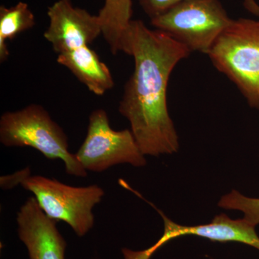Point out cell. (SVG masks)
Instances as JSON below:
<instances>
[{
    "label": "cell",
    "mask_w": 259,
    "mask_h": 259,
    "mask_svg": "<svg viewBox=\"0 0 259 259\" xmlns=\"http://www.w3.org/2000/svg\"><path fill=\"white\" fill-rule=\"evenodd\" d=\"M122 52L132 56L134 70L119 105L145 156L178 152L180 141L167 105L172 71L191 52L164 32L132 20L124 35Z\"/></svg>",
    "instance_id": "1"
},
{
    "label": "cell",
    "mask_w": 259,
    "mask_h": 259,
    "mask_svg": "<svg viewBox=\"0 0 259 259\" xmlns=\"http://www.w3.org/2000/svg\"><path fill=\"white\" fill-rule=\"evenodd\" d=\"M207 56L213 66L259 110V20L239 18L222 32Z\"/></svg>",
    "instance_id": "2"
},
{
    "label": "cell",
    "mask_w": 259,
    "mask_h": 259,
    "mask_svg": "<svg viewBox=\"0 0 259 259\" xmlns=\"http://www.w3.org/2000/svg\"><path fill=\"white\" fill-rule=\"evenodd\" d=\"M0 141L7 147H31L49 159L64 161L66 174L85 177L75 154L69 151L64 130L51 118L41 105L31 104L15 112H7L0 118Z\"/></svg>",
    "instance_id": "3"
},
{
    "label": "cell",
    "mask_w": 259,
    "mask_h": 259,
    "mask_svg": "<svg viewBox=\"0 0 259 259\" xmlns=\"http://www.w3.org/2000/svg\"><path fill=\"white\" fill-rule=\"evenodd\" d=\"M232 20L220 0H184L151 19V24L191 53L207 55Z\"/></svg>",
    "instance_id": "4"
},
{
    "label": "cell",
    "mask_w": 259,
    "mask_h": 259,
    "mask_svg": "<svg viewBox=\"0 0 259 259\" xmlns=\"http://www.w3.org/2000/svg\"><path fill=\"white\" fill-rule=\"evenodd\" d=\"M20 185L33 194L48 217L67 223L79 237L93 228V207L105 195L103 189L97 185L72 187L39 175H29Z\"/></svg>",
    "instance_id": "5"
},
{
    "label": "cell",
    "mask_w": 259,
    "mask_h": 259,
    "mask_svg": "<svg viewBox=\"0 0 259 259\" xmlns=\"http://www.w3.org/2000/svg\"><path fill=\"white\" fill-rule=\"evenodd\" d=\"M75 156L84 169L97 173L121 163L134 167H144L147 163L132 131L112 129L103 109L90 114L88 134Z\"/></svg>",
    "instance_id": "6"
},
{
    "label": "cell",
    "mask_w": 259,
    "mask_h": 259,
    "mask_svg": "<svg viewBox=\"0 0 259 259\" xmlns=\"http://www.w3.org/2000/svg\"><path fill=\"white\" fill-rule=\"evenodd\" d=\"M49 27L44 36L56 54L90 46L102 35L98 15L76 8L71 0H58L48 9Z\"/></svg>",
    "instance_id": "7"
},
{
    "label": "cell",
    "mask_w": 259,
    "mask_h": 259,
    "mask_svg": "<svg viewBox=\"0 0 259 259\" xmlns=\"http://www.w3.org/2000/svg\"><path fill=\"white\" fill-rule=\"evenodd\" d=\"M153 207L163 218L164 231L156 244L148 249L139 251L140 256L142 259H150L162 245L175 238L185 236L200 237L221 243L237 242L250 245L259 250V236L255 231V226L247 222L243 218L233 220L226 214H221L213 218L212 222L208 224L181 226L167 218L155 206Z\"/></svg>",
    "instance_id": "8"
},
{
    "label": "cell",
    "mask_w": 259,
    "mask_h": 259,
    "mask_svg": "<svg viewBox=\"0 0 259 259\" xmlns=\"http://www.w3.org/2000/svg\"><path fill=\"white\" fill-rule=\"evenodd\" d=\"M18 236L30 259H65L66 242L58 230L57 221L48 217L35 197H29L17 216Z\"/></svg>",
    "instance_id": "9"
},
{
    "label": "cell",
    "mask_w": 259,
    "mask_h": 259,
    "mask_svg": "<svg viewBox=\"0 0 259 259\" xmlns=\"http://www.w3.org/2000/svg\"><path fill=\"white\" fill-rule=\"evenodd\" d=\"M57 62L67 68L91 93L98 96L115 86L108 66L89 46L58 54Z\"/></svg>",
    "instance_id": "10"
},
{
    "label": "cell",
    "mask_w": 259,
    "mask_h": 259,
    "mask_svg": "<svg viewBox=\"0 0 259 259\" xmlns=\"http://www.w3.org/2000/svg\"><path fill=\"white\" fill-rule=\"evenodd\" d=\"M102 24V35L112 54L122 52V42L132 21V0H105L97 15Z\"/></svg>",
    "instance_id": "11"
},
{
    "label": "cell",
    "mask_w": 259,
    "mask_h": 259,
    "mask_svg": "<svg viewBox=\"0 0 259 259\" xmlns=\"http://www.w3.org/2000/svg\"><path fill=\"white\" fill-rule=\"evenodd\" d=\"M35 15L27 3L20 2L15 6L0 7V61L8 60L10 56L8 42L17 35L33 28Z\"/></svg>",
    "instance_id": "12"
},
{
    "label": "cell",
    "mask_w": 259,
    "mask_h": 259,
    "mask_svg": "<svg viewBox=\"0 0 259 259\" xmlns=\"http://www.w3.org/2000/svg\"><path fill=\"white\" fill-rule=\"evenodd\" d=\"M218 206L225 209L241 211L247 222L255 227L259 225V198L246 197L233 190L221 197Z\"/></svg>",
    "instance_id": "13"
},
{
    "label": "cell",
    "mask_w": 259,
    "mask_h": 259,
    "mask_svg": "<svg viewBox=\"0 0 259 259\" xmlns=\"http://www.w3.org/2000/svg\"><path fill=\"white\" fill-rule=\"evenodd\" d=\"M184 0H139L144 13L152 19L173 8Z\"/></svg>",
    "instance_id": "14"
},
{
    "label": "cell",
    "mask_w": 259,
    "mask_h": 259,
    "mask_svg": "<svg viewBox=\"0 0 259 259\" xmlns=\"http://www.w3.org/2000/svg\"><path fill=\"white\" fill-rule=\"evenodd\" d=\"M29 175H30V170L28 167H27L21 171L16 172L10 176L1 177L2 188L6 190V189L13 188L15 186L21 185L23 181Z\"/></svg>",
    "instance_id": "15"
},
{
    "label": "cell",
    "mask_w": 259,
    "mask_h": 259,
    "mask_svg": "<svg viewBox=\"0 0 259 259\" xmlns=\"http://www.w3.org/2000/svg\"><path fill=\"white\" fill-rule=\"evenodd\" d=\"M243 5L249 13L259 17V5L255 0H244Z\"/></svg>",
    "instance_id": "16"
},
{
    "label": "cell",
    "mask_w": 259,
    "mask_h": 259,
    "mask_svg": "<svg viewBox=\"0 0 259 259\" xmlns=\"http://www.w3.org/2000/svg\"><path fill=\"white\" fill-rule=\"evenodd\" d=\"M210 259H212V258H210Z\"/></svg>",
    "instance_id": "17"
}]
</instances>
